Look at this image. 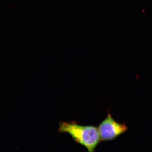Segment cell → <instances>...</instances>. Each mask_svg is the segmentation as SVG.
<instances>
[{
	"mask_svg": "<svg viewBox=\"0 0 152 152\" xmlns=\"http://www.w3.org/2000/svg\"><path fill=\"white\" fill-rule=\"evenodd\" d=\"M101 141H111L122 134L128 129L125 124L117 122L110 113L98 127Z\"/></svg>",
	"mask_w": 152,
	"mask_h": 152,
	"instance_id": "obj_2",
	"label": "cell"
},
{
	"mask_svg": "<svg viewBox=\"0 0 152 152\" xmlns=\"http://www.w3.org/2000/svg\"><path fill=\"white\" fill-rule=\"evenodd\" d=\"M58 132L68 133L76 142L85 147L88 152H95L96 147L101 141L98 128L81 126L75 121L60 122Z\"/></svg>",
	"mask_w": 152,
	"mask_h": 152,
	"instance_id": "obj_1",
	"label": "cell"
}]
</instances>
